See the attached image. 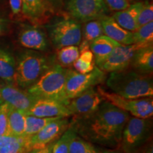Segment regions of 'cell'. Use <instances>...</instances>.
Returning <instances> with one entry per match:
<instances>
[{"label": "cell", "instance_id": "obj_33", "mask_svg": "<svg viewBox=\"0 0 153 153\" xmlns=\"http://www.w3.org/2000/svg\"><path fill=\"white\" fill-rule=\"evenodd\" d=\"M108 9L120 11L127 9L131 5L128 0H104Z\"/></svg>", "mask_w": 153, "mask_h": 153}, {"label": "cell", "instance_id": "obj_22", "mask_svg": "<svg viewBox=\"0 0 153 153\" xmlns=\"http://www.w3.org/2000/svg\"><path fill=\"white\" fill-rule=\"evenodd\" d=\"M8 124L9 135L24 136L26 126L25 112L9 104Z\"/></svg>", "mask_w": 153, "mask_h": 153}, {"label": "cell", "instance_id": "obj_18", "mask_svg": "<svg viewBox=\"0 0 153 153\" xmlns=\"http://www.w3.org/2000/svg\"><path fill=\"white\" fill-rule=\"evenodd\" d=\"M29 137L12 135L0 136V153H29Z\"/></svg>", "mask_w": 153, "mask_h": 153}, {"label": "cell", "instance_id": "obj_17", "mask_svg": "<svg viewBox=\"0 0 153 153\" xmlns=\"http://www.w3.org/2000/svg\"><path fill=\"white\" fill-rule=\"evenodd\" d=\"M144 2H136L130 5L123 11H117L113 15V19L124 29L133 32L138 28L137 16Z\"/></svg>", "mask_w": 153, "mask_h": 153}, {"label": "cell", "instance_id": "obj_9", "mask_svg": "<svg viewBox=\"0 0 153 153\" xmlns=\"http://www.w3.org/2000/svg\"><path fill=\"white\" fill-rule=\"evenodd\" d=\"M151 123L149 118H130L124 127L121 141L126 151L133 150L142 144L150 133Z\"/></svg>", "mask_w": 153, "mask_h": 153}, {"label": "cell", "instance_id": "obj_26", "mask_svg": "<svg viewBox=\"0 0 153 153\" xmlns=\"http://www.w3.org/2000/svg\"><path fill=\"white\" fill-rule=\"evenodd\" d=\"M76 71L81 74H87L91 72L95 68L94 56L91 50L79 53V56L73 63Z\"/></svg>", "mask_w": 153, "mask_h": 153}, {"label": "cell", "instance_id": "obj_27", "mask_svg": "<svg viewBox=\"0 0 153 153\" xmlns=\"http://www.w3.org/2000/svg\"><path fill=\"white\" fill-rule=\"evenodd\" d=\"M133 43L149 46L153 42V22L143 25L133 32Z\"/></svg>", "mask_w": 153, "mask_h": 153}, {"label": "cell", "instance_id": "obj_15", "mask_svg": "<svg viewBox=\"0 0 153 153\" xmlns=\"http://www.w3.org/2000/svg\"><path fill=\"white\" fill-rule=\"evenodd\" d=\"M19 41L23 47L33 51H45L48 40L45 33L36 26H24L19 34Z\"/></svg>", "mask_w": 153, "mask_h": 153}, {"label": "cell", "instance_id": "obj_19", "mask_svg": "<svg viewBox=\"0 0 153 153\" xmlns=\"http://www.w3.org/2000/svg\"><path fill=\"white\" fill-rule=\"evenodd\" d=\"M120 45V43L105 35L99 36L91 41L89 47L94 56L95 64L97 66L102 62L111 53Z\"/></svg>", "mask_w": 153, "mask_h": 153}, {"label": "cell", "instance_id": "obj_34", "mask_svg": "<svg viewBox=\"0 0 153 153\" xmlns=\"http://www.w3.org/2000/svg\"><path fill=\"white\" fill-rule=\"evenodd\" d=\"M9 4L13 14H19L22 11V0H9Z\"/></svg>", "mask_w": 153, "mask_h": 153}, {"label": "cell", "instance_id": "obj_12", "mask_svg": "<svg viewBox=\"0 0 153 153\" xmlns=\"http://www.w3.org/2000/svg\"><path fill=\"white\" fill-rule=\"evenodd\" d=\"M68 118H59L48 124L39 132L29 137L31 150L43 148L54 143L70 127Z\"/></svg>", "mask_w": 153, "mask_h": 153}, {"label": "cell", "instance_id": "obj_6", "mask_svg": "<svg viewBox=\"0 0 153 153\" xmlns=\"http://www.w3.org/2000/svg\"><path fill=\"white\" fill-rule=\"evenodd\" d=\"M106 79V72L95 66L91 72L81 74L68 69L65 81V94L69 101L76 98L85 91L104 82Z\"/></svg>", "mask_w": 153, "mask_h": 153}, {"label": "cell", "instance_id": "obj_32", "mask_svg": "<svg viewBox=\"0 0 153 153\" xmlns=\"http://www.w3.org/2000/svg\"><path fill=\"white\" fill-rule=\"evenodd\" d=\"M89 143L76 135L70 143L69 153H86Z\"/></svg>", "mask_w": 153, "mask_h": 153}, {"label": "cell", "instance_id": "obj_3", "mask_svg": "<svg viewBox=\"0 0 153 153\" xmlns=\"http://www.w3.org/2000/svg\"><path fill=\"white\" fill-rule=\"evenodd\" d=\"M68 69L60 65H53L39 79L26 89L36 99H51L67 105L65 81Z\"/></svg>", "mask_w": 153, "mask_h": 153}, {"label": "cell", "instance_id": "obj_5", "mask_svg": "<svg viewBox=\"0 0 153 153\" xmlns=\"http://www.w3.org/2000/svg\"><path fill=\"white\" fill-rule=\"evenodd\" d=\"M97 91L104 100L108 101L117 108L128 112L133 117L150 118L153 115L152 97L142 99H128L116 93L106 91L101 87H97Z\"/></svg>", "mask_w": 153, "mask_h": 153}, {"label": "cell", "instance_id": "obj_37", "mask_svg": "<svg viewBox=\"0 0 153 153\" xmlns=\"http://www.w3.org/2000/svg\"><path fill=\"white\" fill-rule=\"evenodd\" d=\"M86 153H98L94 150V148H93V146L89 144V147H88V149L87 150V152Z\"/></svg>", "mask_w": 153, "mask_h": 153}, {"label": "cell", "instance_id": "obj_28", "mask_svg": "<svg viewBox=\"0 0 153 153\" xmlns=\"http://www.w3.org/2000/svg\"><path fill=\"white\" fill-rule=\"evenodd\" d=\"M76 135V131L73 128L69 127L53 143V153H69L70 143Z\"/></svg>", "mask_w": 153, "mask_h": 153}, {"label": "cell", "instance_id": "obj_20", "mask_svg": "<svg viewBox=\"0 0 153 153\" xmlns=\"http://www.w3.org/2000/svg\"><path fill=\"white\" fill-rule=\"evenodd\" d=\"M131 65L137 72L144 74H152L153 72V46L141 48L135 51Z\"/></svg>", "mask_w": 153, "mask_h": 153}, {"label": "cell", "instance_id": "obj_8", "mask_svg": "<svg viewBox=\"0 0 153 153\" xmlns=\"http://www.w3.org/2000/svg\"><path fill=\"white\" fill-rule=\"evenodd\" d=\"M66 8L76 21L81 22L101 19L109 11L104 0H67Z\"/></svg>", "mask_w": 153, "mask_h": 153}, {"label": "cell", "instance_id": "obj_29", "mask_svg": "<svg viewBox=\"0 0 153 153\" xmlns=\"http://www.w3.org/2000/svg\"><path fill=\"white\" fill-rule=\"evenodd\" d=\"M102 35H104V31L100 19L87 22L84 30V41L90 43L96 38Z\"/></svg>", "mask_w": 153, "mask_h": 153}, {"label": "cell", "instance_id": "obj_30", "mask_svg": "<svg viewBox=\"0 0 153 153\" xmlns=\"http://www.w3.org/2000/svg\"><path fill=\"white\" fill-rule=\"evenodd\" d=\"M153 21V6L152 3H143V7L137 16V26L140 27L143 25L152 22Z\"/></svg>", "mask_w": 153, "mask_h": 153}, {"label": "cell", "instance_id": "obj_14", "mask_svg": "<svg viewBox=\"0 0 153 153\" xmlns=\"http://www.w3.org/2000/svg\"><path fill=\"white\" fill-rule=\"evenodd\" d=\"M0 99L11 106L26 111L36 101V98L27 91L14 85H0Z\"/></svg>", "mask_w": 153, "mask_h": 153}, {"label": "cell", "instance_id": "obj_2", "mask_svg": "<svg viewBox=\"0 0 153 153\" xmlns=\"http://www.w3.org/2000/svg\"><path fill=\"white\" fill-rule=\"evenodd\" d=\"M106 85L114 93L128 99H142L152 97V78L136 71L111 72L106 79Z\"/></svg>", "mask_w": 153, "mask_h": 153}, {"label": "cell", "instance_id": "obj_11", "mask_svg": "<svg viewBox=\"0 0 153 153\" xmlns=\"http://www.w3.org/2000/svg\"><path fill=\"white\" fill-rule=\"evenodd\" d=\"M104 101L98 91L92 87L76 98L70 99L66 106L71 112L72 116L84 118L97 111Z\"/></svg>", "mask_w": 153, "mask_h": 153}, {"label": "cell", "instance_id": "obj_4", "mask_svg": "<svg viewBox=\"0 0 153 153\" xmlns=\"http://www.w3.org/2000/svg\"><path fill=\"white\" fill-rule=\"evenodd\" d=\"M48 60L41 53L26 51L16 62L14 82L21 89H27L52 66Z\"/></svg>", "mask_w": 153, "mask_h": 153}, {"label": "cell", "instance_id": "obj_31", "mask_svg": "<svg viewBox=\"0 0 153 153\" xmlns=\"http://www.w3.org/2000/svg\"><path fill=\"white\" fill-rule=\"evenodd\" d=\"M9 104L3 102L0 106V136L9 135L8 124Z\"/></svg>", "mask_w": 153, "mask_h": 153}, {"label": "cell", "instance_id": "obj_23", "mask_svg": "<svg viewBox=\"0 0 153 153\" xmlns=\"http://www.w3.org/2000/svg\"><path fill=\"white\" fill-rule=\"evenodd\" d=\"M59 118L61 117H36L26 114V126L24 136L28 137L33 136L48 124Z\"/></svg>", "mask_w": 153, "mask_h": 153}, {"label": "cell", "instance_id": "obj_36", "mask_svg": "<svg viewBox=\"0 0 153 153\" xmlns=\"http://www.w3.org/2000/svg\"><path fill=\"white\" fill-rule=\"evenodd\" d=\"M9 28V22L4 19L0 18V36L4 35Z\"/></svg>", "mask_w": 153, "mask_h": 153}, {"label": "cell", "instance_id": "obj_35", "mask_svg": "<svg viewBox=\"0 0 153 153\" xmlns=\"http://www.w3.org/2000/svg\"><path fill=\"white\" fill-rule=\"evenodd\" d=\"M53 143H51V144H48L45 146L43 147V148H38V149H35V150H31L30 153H53Z\"/></svg>", "mask_w": 153, "mask_h": 153}, {"label": "cell", "instance_id": "obj_10", "mask_svg": "<svg viewBox=\"0 0 153 153\" xmlns=\"http://www.w3.org/2000/svg\"><path fill=\"white\" fill-rule=\"evenodd\" d=\"M144 47L147 46L137 43L131 45L120 44L97 67L105 72H119L126 70L131 65L135 51Z\"/></svg>", "mask_w": 153, "mask_h": 153}, {"label": "cell", "instance_id": "obj_13", "mask_svg": "<svg viewBox=\"0 0 153 153\" xmlns=\"http://www.w3.org/2000/svg\"><path fill=\"white\" fill-rule=\"evenodd\" d=\"M25 114L36 117L68 118L72 116L65 104L45 99H36L31 106L25 111Z\"/></svg>", "mask_w": 153, "mask_h": 153}, {"label": "cell", "instance_id": "obj_42", "mask_svg": "<svg viewBox=\"0 0 153 153\" xmlns=\"http://www.w3.org/2000/svg\"><path fill=\"white\" fill-rule=\"evenodd\" d=\"M29 153H30V152H29Z\"/></svg>", "mask_w": 153, "mask_h": 153}, {"label": "cell", "instance_id": "obj_38", "mask_svg": "<svg viewBox=\"0 0 153 153\" xmlns=\"http://www.w3.org/2000/svg\"><path fill=\"white\" fill-rule=\"evenodd\" d=\"M44 2L52 4H54L57 3V1H59V0H43Z\"/></svg>", "mask_w": 153, "mask_h": 153}, {"label": "cell", "instance_id": "obj_1", "mask_svg": "<svg viewBox=\"0 0 153 153\" xmlns=\"http://www.w3.org/2000/svg\"><path fill=\"white\" fill-rule=\"evenodd\" d=\"M130 114L105 101L86 120L84 133L96 142L103 144H117L121 142L122 133Z\"/></svg>", "mask_w": 153, "mask_h": 153}, {"label": "cell", "instance_id": "obj_21", "mask_svg": "<svg viewBox=\"0 0 153 153\" xmlns=\"http://www.w3.org/2000/svg\"><path fill=\"white\" fill-rule=\"evenodd\" d=\"M16 60L6 50L0 48V78L7 85H14Z\"/></svg>", "mask_w": 153, "mask_h": 153}, {"label": "cell", "instance_id": "obj_16", "mask_svg": "<svg viewBox=\"0 0 153 153\" xmlns=\"http://www.w3.org/2000/svg\"><path fill=\"white\" fill-rule=\"evenodd\" d=\"M100 20L105 36H108L122 45L133 44V32L122 28L113 19V17L106 16Z\"/></svg>", "mask_w": 153, "mask_h": 153}, {"label": "cell", "instance_id": "obj_24", "mask_svg": "<svg viewBox=\"0 0 153 153\" xmlns=\"http://www.w3.org/2000/svg\"><path fill=\"white\" fill-rule=\"evenodd\" d=\"M22 11L28 18L37 20L44 14L45 4L43 0H22Z\"/></svg>", "mask_w": 153, "mask_h": 153}, {"label": "cell", "instance_id": "obj_41", "mask_svg": "<svg viewBox=\"0 0 153 153\" xmlns=\"http://www.w3.org/2000/svg\"><path fill=\"white\" fill-rule=\"evenodd\" d=\"M128 1H131V0H128Z\"/></svg>", "mask_w": 153, "mask_h": 153}, {"label": "cell", "instance_id": "obj_40", "mask_svg": "<svg viewBox=\"0 0 153 153\" xmlns=\"http://www.w3.org/2000/svg\"><path fill=\"white\" fill-rule=\"evenodd\" d=\"M4 102V101H2V100H1V99H0V106H1V104H2V103Z\"/></svg>", "mask_w": 153, "mask_h": 153}, {"label": "cell", "instance_id": "obj_7", "mask_svg": "<svg viewBox=\"0 0 153 153\" xmlns=\"http://www.w3.org/2000/svg\"><path fill=\"white\" fill-rule=\"evenodd\" d=\"M49 36L57 49L79 45L82 41V26L75 19H62L49 27Z\"/></svg>", "mask_w": 153, "mask_h": 153}, {"label": "cell", "instance_id": "obj_39", "mask_svg": "<svg viewBox=\"0 0 153 153\" xmlns=\"http://www.w3.org/2000/svg\"><path fill=\"white\" fill-rule=\"evenodd\" d=\"M147 153H153V150H152V147L151 146V148L148 149V150L147 151Z\"/></svg>", "mask_w": 153, "mask_h": 153}, {"label": "cell", "instance_id": "obj_25", "mask_svg": "<svg viewBox=\"0 0 153 153\" xmlns=\"http://www.w3.org/2000/svg\"><path fill=\"white\" fill-rule=\"evenodd\" d=\"M79 56V47L77 45H68L58 49L57 58L60 65L63 68H68L73 65Z\"/></svg>", "mask_w": 153, "mask_h": 153}]
</instances>
